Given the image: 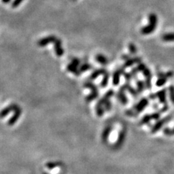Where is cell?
Wrapping results in <instances>:
<instances>
[{"instance_id":"6da1fadb","label":"cell","mask_w":174,"mask_h":174,"mask_svg":"<svg viewBox=\"0 0 174 174\" xmlns=\"http://www.w3.org/2000/svg\"><path fill=\"white\" fill-rule=\"evenodd\" d=\"M171 118H172L171 115H168V116L165 117V118H162V119L158 121L155 123V124L152 126V128L151 129L152 134H155V133L157 132L158 131L160 130L161 128H162V126L165 124V123H167L168 122L170 121V120H171Z\"/></svg>"},{"instance_id":"7a4b0ae2","label":"cell","mask_w":174,"mask_h":174,"mask_svg":"<svg viewBox=\"0 0 174 174\" xmlns=\"http://www.w3.org/2000/svg\"><path fill=\"white\" fill-rule=\"evenodd\" d=\"M149 101L147 98H142L140 101L136 104L134 107V110L137 112V113H140L144 110L145 107L148 105Z\"/></svg>"},{"instance_id":"3957f363","label":"cell","mask_w":174,"mask_h":174,"mask_svg":"<svg viewBox=\"0 0 174 174\" xmlns=\"http://www.w3.org/2000/svg\"><path fill=\"white\" fill-rule=\"evenodd\" d=\"M14 112H15V113H14L13 116H12L8 121L9 126H13V125L16 123L17 120L19 119V118H20V115H21V113H22L21 109H20V107H19L18 105H17L16 108L15 109Z\"/></svg>"},{"instance_id":"277c9868","label":"cell","mask_w":174,"mask_h":174,"mask_svg":"<svg viewBox=\"0 0 174 174\" xmlns=\"http://www.w3.org/2000/svg\"><path fill=\"white\" fill-rule=\"evenodd\" d=\"M56 39H57V38L55 37V36H47V37H44V38H43V39H40V40L38 42V45H39V47H45L46 45H47V44L52 43V42L54 43Z\"/></svg>"},{"instance_id":"5b68a950","label":"cell","mask_w":174,"mask_h":174,"mask_svg":"<svg viewBox=\"0 0 174 174\" xmlns=\"http://www.w3.org/2000/svg\"><path fill=\"white\" fill-rule=\"evenodd\" d=\"M55 44V52L57 56L61 57L64 54V50L62 48V42L60 39H57L55 42H54Z\"/></svg>"},{"instance_id":"8992f818","label":"cell","mask_w":174,"mask_h":174,"mask_svg":"<svg viewBox=\"0 0 174 174\" xmlns=\"http://www.w3.org/2000/svg\"><path fill=\"white\" fill-rule=\"evenodd\" d=\"M122 73H124L123 68H119L115 71L113 76V83L114 86H117L120 83V77Z\"/></svg>"},{"instance_id":"52a82bcc","label":"cell","mask_w":174,"mask_h":174,"mask_svg":"<svg viewBox=\"0 0 174 174\" xmlns=\"http://www.w3.org/2000/svg\"><path fill=\"white\" fill-rule=\"evenodd\" d=\"M166 89H162L160 90V91H157V92L156 93V96L158 98V99H159L160 102L161 104H164V105H165V104H167V99H166Z\"/></svg>"},{"instance_id":"ba28073f","label":"cell","mask_w":174,"mask_h":174,"mask_svg":"<svg viewBox=\"0 0 174 174\" xmlns=\"http://www.w3.org/2000/svg\"><path fill=\"white\" fill-rule=\"evenodd\" d=\"M156 26H155V25L149 23L147 26L143 27V28H142V30H141V33L144 35H148L150 34H152V33H153L155 31V30L156 28Z\"/></svg>"},{"instance_id":"9c48e42d","label":"cell","mask_w":174,"mask_h":174,"mask_svg":"<svg viewBox=\"0 0 174 174\" xmlns=\"http://www.w3.org/2000/svg\"><path fill=\"white\" fill-rule=\"evenodd\" d=\"M126 129H123L120 132L119 136H118V139L117 140L116 143H115V147H121L123 143L124 142L125 139H126Z\"/></svg>"},{"instance_id":"30bf717a","label":"cell","mask_w":174,"mask_h":174,"mask_svg":"<svg viewBox=\"0 0 174 174\" xmlns=\"http://www.w3.org/2000/svg\"><path fill=\"white\" fill-rule=\"evenodd\" d=\"M141 61H142V58H139V57H136V58H130V59H129L128 60L126 61V63H125L124 64V67L125 68H129V67H131V66H132L134 64H137V63H140Z\"/></svg>"},{"instance_id":"8fae6325","label":"cell","mask_w":174,"mask_h":174,"mask_svg":"<svg viewBox=\"0 0 174 174\" xmlns=\"http://www.w3.org/2000/svg\"><path fill=\"white\" fill-rule=\"evenodd\" d=\"M16 107H17V104H10L9 106H8L7 107H6V108L3 109V110H1V118H4V117H5L6 115H8L10 112L14 111V110H15V109L16 108Z\"/></svg>"},{"instance_id":"7c38bea8","label":"cell","mask_w":174,"mask_h":174,"mask_svg":"<svg viewBox=\"0 0 174 174\" xmlns=\"http://www.w3.org/2000/svg\"><path fill=\"white\" fill-rule=\"evenodd\" d=\"M124 91H123V90L120 89L119 91H118V99H119L120 102H121L122 104H123L125 105V104H126L128 103L129 100H128V98H127V96H126V94H125Z\"/></svg>"},{"instance_id":"4fadbf2b","label":"cell","mask_w":174,"mask_h":174,"mask_svg":"<svg viewBox=\"0 0 174 174\" xmlns=\"http://www.w3.org/2000/svg\"><path fill=\"white\" fill-rule=\"evenodd\" d=\"M106 73H107V70H106L105 69H104V68L97 69V70H94V72H93L92 73H91V76H90V78H91V80H94V79L97 78V77L99 76V75H102V74L104 75V74H105Z\"/></svg>"},{"instance_id":"5bb4252c","label":"cell","mask_w":174,"mask_h":174,"mask_svg":"<svg viewBox=\"0 0 174 174\" xmlns=\"http://www.w3.org/2000/svg\"><path fill=\"white\" fill-rule=\"evenodd\" d=\"M67 70L69 71V72L75 74V75H77V76H78V75L81 74V73L80 71V70L78 69V67H76V66H75L74 65H73L72 63H69L68 65L67 66Z\"/></svg>"},{"instance_id":"9a60e30c","label":"cell","mask_w":174,"mask_h":174,"mask_svg":"<svg viewBox=\"0 0 174 174\" xmlns=\"http://www.w3.org/2000/svg\"><path fill=\"white\" fill-rule=\"evenodd\" d=\"M103 104L101 103L99 101H98L97 104H96V115H97L98 117H102L103 115V114L104 113V107Z\"/></svg>"},{"instance_id":"2e32d148","label":"cell","mask_w":174,"mask_h":174,"mask_svg":"<svg viewBox=\"0 0 174 174\" xmlns=\"http://www.w3.org/2000/svg\"><path fill=\"white\" fill-rule=\"evenodd\" d=\"M162 39L165 42H174V33H167L162 36Z\"/></svg>"},{"instance_id":"e0dca14e","label":"cell","mask_w":174,"mask_h":174,"mask_svg":"<svg viewBox=\"0 0 174 174\" xmlns=\"http://www.w3.org/2000/svg\"><path fill=\"white\" fill-rule=\"evenodd\" d=\"M96 62L100 63L101 65H107V63H108V60L107 59V58L104 57V55H100V54H99V55L96 56Z\"/></svg>"},{"instance_id":"ac0fdd59","label":"cell","mask_w":174,"mask_h":174,"mask_svg":"<svg viewBox=\"0 0 174 174\" xmlns=\"http://www.w3.org/2000/svg\"><path fill=\"white\" fill-rule=\"evenodd\" d=\"M110 131H111V127H110V126H107V127H106V129L104 130L102 135V140H103L104 142H106L107 141V139H108L109 136H110Z\"/></svg>"},{"instance_id":"d6986e66","label":"cell","mask_w":174,"mask_h":174,"mask_svg":"<svg viewBox=\"0 0 174 174\" xmlns=\"http://www.w3.org/2000/svg\"><path fill=\"white\" fill-rule=\"evenodd\" d=\"M149 23H151V24L155 25L157 26V17L155 13H151L149 15Z\"/></svg>"},{"instance_id":"ffe728a7","label":"cell","mask_w":174,"mask_h":174,"mask_svg":"<svg viewBox=\"0 0 174 174\" xmlns=\"http://www.w3.org/2000/svg\"><path fill=\"white\" fill-rule=\"evenodd\" d=\"M137 91H138V93H141L144 91L146 85H145V82L142 81H137Z\"/></svg>"},{"instance_id":"44dd1931","label":"cell","mask_w":174,"mask_h":174,"mask_svg":"<svg viewBox=\"0 0 174 174\" xmlns=\"http://www.w3.org/2000/svg\"><path fill=\"white\" fill-rule=\"evenodd\" d=\"M98 96H99V91H96V92H91L89 95L87 96L86 97V101L88 102H91V101L94 100V99H96Z\"/></svg>"},{"instance_id":"7402d4cb","label":"cell","mask_w":174,"mask_h":174,"mask_svg":"<svg viewBox=\"0 0 174 174\" xmlns=\"http://www.w3.org/2000/svg\"><path fill=\"white\" fill-rule=\"evenodd\" d=\"M84 86L86 88H89V89L91 90V92H96V91H98L97 87L96 86V85H94V83H91V82H86V83L84 84Z\"/></svg>"},{"instance_id":"603a6c76","label":"cell","mask_w":174,"mask_h":174,"mask_svg":"<svg viewBox=\"0 0 174 174\" xmlns=\"http://www.w3.org/2000/svg\"><path fill=\"white\" fill-rule=\"evenodd\" d=\"M167 78L166 77H160V78H158L157 81H156V86H162L163 85H165L167 82Z\"/></svg>"},{"instance_id":"cb8c5ba5","label":"cell","mask_w":174,"mask_h":174,"mask_svg":"<svg viewBox=\"0 0 174 174\" xmlns=\"http://www.w3.org/2000/svg\"><path fill=\"white\" fill-rule=\"evenodd\" d=\"M109 77H110V76H109V73L107 72L104 75L103 79H102V83H101V86H102V88H104V87L107 86V83H108Z\"/></svg>"},{"instance_id":"d4e9b609","label":"cell","mask_w":174,"mask_h":174,"mask_svg":"<svg viewBox=\"0 0 174 174\" xmlns=\"http://www.w3.org/2000/svg\"><path fill=\"white\" fill-rule=\"evenodd\" d=\"M152 119V117H151V115H145V116L142 118V121L140 122V125H145V124H147V123H150V121H151Z\"/></svg>"},{"instance_id":"484cf974","label":"cell","mask_w":174,"mask_h":174,"mask_svg":"<svg viewBox=\"0 0 174 174\" xmlns=\"http://www.w3.org/2000/svg\"><path fill=\"white\" fill-rule=\"evenodd\" d=\"M91 68V65L90 64H88V63H83V65H81V66L80 67V71L81 73H83L85 72V71H87L88 70H90Z\"/></svg>"},{"instance_id":"4316f807","label":"cell","mask_w":174,"mask_h":174,"mask_svg":"<svg viewBox=\"0 0 174 174\" xmlns=\"http://www.w3.org/2000/svg\"><path fill=\"white\" fill-rule=\"evenodd\" d=\"M169 94H170V101L174 104V86L173 85L169 86Z\"/></svg>"},{"instance_id":"83f0119b","label":"cell","mask_w":174,"mask_h":174,"mask_svg":"<svg viewBox=\"0 0 174 174\" xmlns=\"http://www.w3.org/2000/svg\"><path fill=\"white\" fill-rule=\"evenodd\" d=\"M129 51H130V52H131V54H132V55H135V54L137 53V49L134 44H132V43L129 44Z\"/></svg>"},{"instance_id":"f1b7e54d","label":"cell","mask_w":174,"mask_h":174,"mask_svg":"<svg viewBox=\"0 0 174 174\" xmlns=\"http://www.w3.org/2000/svg\"><path fill=\"white\" fill-rule=\"evenodd\" d=\"M127 90L129 91V93H130V94L132 96H137V94H139L138 91H137V90H136V89H134V88H133L132 86H131L129 84V86H128V89Z\"/></svg>"},{"instance_id":"f546056e","label":"cell","mask_w":174,"mask_h":174,"mask_svg":"<svg viewBox=\"0 0 174 174\" xmlns=\"http://www.w3.org/2000/svg\"><path fill=\"white\" fill-rule=\"evenodd\" d=\"M147 68L146 65H145L144 63H139L138 64V66H137L136 68H137V70H138V72H143V70H145V68Z\"/></svg>"},{"instance_id":"4dcf8cb0","label":"cell","mask_w":174,"mask_h":174,"mask_svg":"<svg viewBox=\"0 0 174 174\" xmlns=\"http://www.w3.org/2000/svg\"><path fill=\"white\" fill-rule=\"evenodd\" d=\"M160 115H161V112H155V113L151 114V117H152V120H156V121H157V120H159L160 117Z\"/></svg>"},{"instance_id":"1f68e13d","label":"cell","mask_w":174,"mask_h":174,"mask_svg":"<svg viewBox=\"0 0 174 174\" xmlns=\"http://www.w3.org/2000/svg\"><path fill=\"white\" fill-rule=\"evenodd\" d=\"M113 94H114V91L113 89H110L109 90V91H107L105 94H104V97H105L106 99H110V97H112V96H113Z\"/></svg>"},{"instance_id":"d6a6232c","label":"cell","mask_w":174,"mask_h":174,"mask_svg":"<svg viewBox=\"0 0 174 174\" xmlns=\"http://www.w3.org/2000/svg\"><path fill=\"white\" fill-rule=\"evenodd\" d=\"M104 107L107 111H110L111 110V102L110 100L106 101L105 103L104 104Z\"/></svg>"},{"instance_id":"836d02e7","label":"cell","mask_w":174,"mask_h":174,"mask_svg":"<svg viewBox=\"0 0 174 174\" xmlns=\"http://www.w3.org/2000/svg\"><path fill=\"white\" fill-rule=\"evenodd\" d=\"M163 132L166 136H173V130L172 129H170L169 128H165V129H163Z\"/></svg>"},{"instance_id":"e575fe53","label":"cell","mask_w":174,"mask_h":174,"mask_svg":"<svg viewBox=\"0 0 174 174\" xmlns=\"http://www.w3.org/2000/svg\"><path fill=\"white\" fill-rule=\"evenodd\" d=\"M23 1V0H14V1L12 2V7H13V8L17 7L20 4H21V2Z\"/></svg>"},{"instance_id":"d590c367","label":"cell","mask_w":174,"mask_h":174,"mask_svg":"<svg viewBox=\"0 0 174 174\" xmlns=\"http://www.w3.org/2000/svg\"><path fill=\"white\" fill-rule=\"evenodd\" d=\"M58 165V163H55V162H49L48 163L46 164V166H47L49 169H50V170H51V169L55 168Z\"/></svg>"},{"instance_id":"8d00e7d4","label":"cell","mask_w":174,"mask_h":174,"mask_svg":"<svg viewBox=\"0 0 174 174\" xmlns=\"http://www.w3.org/2000/svg\"><path fill=\"white\" fill-rule=\"evenodd\" d=\"M70 63H72L73 65H74L76 66V67H78V66L80 65L81 61L78 58H73V59H72V60H71Z\"/></svg>"},{"instance_id":"74e56055","label":"cell","mask_w":174,"mask_h":174,"mask_svg":"<svg viewBox=\"0 0 174 174\" xmlns=\"http://www.w3.org/2000/svg\"><path fill=\"white\" fill-rule=\"evenodd\" d=\"M123 75H124L125 78H126V80L128 82L130 81L131 79V77H132V75H131V73H123Z\"/></svg>"},{"instance_id":"f35d334b","label":"cell","mask_w":174,"mask_h":174,"mask_svg":"<svg viewBox=\"0 0 174 174\" xmlns=\"http://www.w3.org/2000/svg\"><path fill=\"white\" fill-rule=\"evenodd\" d=\"M168 109H169L168 105V104H165V105H164V106H163V107H162V108L160 110L161 113H165V112L167 111V110H168Z\"/></svg>"},{"instance_id":"ab89813d","label":"cell","mask_w":174,"mask_h":174,"mask_svg":"<svg viewBox=\"0 0 174 174\" xmlns=\"http://www.w3.org/2000/svg\"><path fill=\"white\" fill-rule=\"evenodd\" d=\"M150 99H155L156 98H157L156 94H150Z\"/></svg>"},{"instance_id":"60d3db41","label":"cell","mask_w":174,"mask_h":174,"mask_svg":"<svg viewBox=\"0 0 174 174\" xmlns=\"http://www.w3.org/2000/svg\"><path fill=\"white\" fill-rule=\"evenodd\" d=\"M10 1L11 0H2V2L4 3V4H7V3H9Z\"/></svg>"},{"instance_id":"b9f144b4","label":"cell","mask_w":174,"mask_h":174,"mask_svg":"<svg viewBox=\"0 0 174 174\" xmlns=\"http://www.w3.org/2000/svg\"><path fill=\"white\" fill-rule=\"evenodd\" d=\"M172 130H173V135H174V128H173V129H172Z\"/></svg>"}]
</instances>
